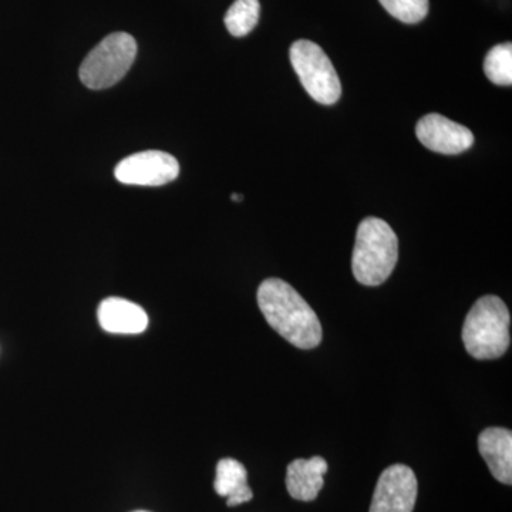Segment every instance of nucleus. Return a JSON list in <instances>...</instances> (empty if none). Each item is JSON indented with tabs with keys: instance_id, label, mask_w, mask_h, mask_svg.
Returning <instances> with one entry per match:
<instances>
[{
	"instance_id": "1",
	"label": "nucleus",
	"mask_w": 512,
	"mask_h": 512,
	"mask_svg": "<svg viewBox=\"0 0 512 512\" xmlns=\"http://www.w3.org/2000/svg\"><path fill=\"white\" fill-rule=\"evenodd\" d=\"M258 305L266 322L296 348L309 350L322 342V325L309 303L291 285L266 279L258 289Z\"/></svg>"
},
{
	"instance_id": "2",
	"label": "nucleus",
	"mask_w": 512,
	"mask_h": 512,
	"mask_svg": "<svg viewBox=\"0 0 512 512\" xmlns=\"http://www.w3.org/2000/svg\"><path fill=\"white\" fill-rule=\"evenodd\" d=\"M399 259V239L392 227L380 218L369 217L357 228L352 269L356 281L379 286L392 275Z\"/></svg>"
},
{
	"instance_id": "3",
	"label": "nucleus",
	"mask_w": 512,
	"mask_h": 512,
	"mask_svg": "<svg viewBox=\"0 0 512 512\" xmlns=\"http://www.w3.org/2000/svg\"><path fill=\"white\" fill-rule=\"evenodd\" d=\"M510 312L503 299L487 295L478 299L463 326L468 355L478 360L498 359L510 348Z\"/></svg>"
},
{
	"instance_id": "4",
	"label": "nucleus",
	"mask_w": 512,
	"mask_h": 512,
	"mask_svg": "<svg viewBox=\"0 0 512 512\" xmlns=\"http://www.w3.org/2000/svg\"><path fill=\"white\" fill-rule=\"evenodd\" d=\"M137 56V42L124 32L111 33L94 47L80 66L84 86L92 90L109 89L123 79Z\"/></svg>"
},
{
	"instance_id": "5",
	"label": "nucleus",
	"mask_w": 512,
	"mask_h": 512,
	"mask_svg": "<svg viewBox=\"0 0 512 512\" xmlns=\"http://www.w3.org/2000/svg\"><path fill=\"white\" fill-rule=\"evenodd\" d=\"M293 70L313 100L332 106L342 96L338 73L322 47L311 40H298L289 50Z\"/></svg>"
},
{
	"instance_id": "6",
	"label": "nucleus",
	"mask_w": 512,
	"mask_h": 512,
	"mask_svg": "<svg viewBox=\"0 0 512 512\" xmlns=\"http://www.w3.org/2000/svg\"><path fill=\"white\" fill-rule=\"evenodd\" d=\"M180 174L177 158L164 151L150 150L121 160L114 171L117 181L140 187H161Z\"/></svg>"
},
{
	"instance_id": "7",
	"label": "nucleus",
	"mask_w": 512,
	"mask_h": 512,
	"mask_svg": "<svg viewBox=\"0 0 512 512\" xmlns=\"http://www.w3.org/2000/svg\"><path fill=\"white\" fill-rule=\"evenodd\" d=\"M416 500V474L404 464H394L380 474L369 512H413Z\"/></svg>"
},
{
	"instance_id": "8",
	"label": "nucleus",
	"mask_w": 512,
	"mask_h": 512,
	"mask_svg": "<svg viewBox=\"0 0 512 512\" xmlns=\"http://www.w3.org/2000/svg\"><path fill=\"white\" fill-rule=\"evenodd\" d=\"M417 138L434 153L457 156L473 147L474 136L467 127L441 114H427L416 127Z\"/></svg>"
},
{
	"instance_id": "9",
	"label": "nucleus",
	"mask_w": 512,
	"mask_h": 512,
	"mask_svg": "<svg viewBox=\"0 0 512 512\" xmlns=\"http://www.w3.org/2000/svg\"><path fill=\"white\" fill-rule=\"evenodd\" d=\"M97 318L103 330L116 335H138L148 326L146 311L137 303L121 298H107L100 303Z\"/></svg>"
},
{
	"instance_id": "10",
	"label": "nucleus",
	"mask_w": 512,
	"mask_h": 512,
	"mask_svg": "<svg viewBox=\"0 0 512 512\" xmlns=\"http://www.w3.org/2000/svg\"><path fill=\"white\" fill-rule=\"evenodd\" d=\"M326 471H328V463L325 458L316 456L309 458V460L292 461L286 471V488L292 498L298 501L316 500L323 484H325Z\"/></svg>"
},
{
	"instance_id": "11",
	"label": "nucleus",
	"mask_w": 512,
	"mask_h": 512,
	"mask_svg": "<svg viewBox=\"0 0 512 512\" xmlns=\"http://www.w3.org/2000/svg\"><path fill=\"white\" fill-rule=\"evenodd\" d=\"M478 448L491 474L500 483H512V434L510 430L493 427L478 437Z\"/></svg>"
},
{
	"instance_id": "12",
	"label": "nucleus",
	"mask_w": 512,
	"mask_h": 512,
	"mask_svg": "<svg viewBox=\"0 0 512 512\" xmlns=\"http://www.w3.org/2000/svg\"><path fill=\"white\" fill-rule=\"evenodd\" d=\"M214 488L218 495L227 498L228 507L248 503L254 497L248 485V474L244 464L234 458H222L218 463Z\"/></svg>"
},
{
	"instance_id": "13",
	"label": "nucleus",
	"mask_w": 512,
	"mask_h": 512,
	"mask_svg": "<svg viewBox=\"0 0 512 512\" xmlns=\"http://www.w3.org/2000/svg\"><path fill=\"white\" fill-rule=\"evenodd\" d=\"M261 5L259 0H237L225 15V26L235 37H244L258 25Z\"/></svg>"
},
{
	"instance_id": "14",
	"label": "nucleus",
	"mask_w": 512,
	"mask_h": 512,
	"mask_svg": "<svg viewBox=\"0 0 512 512\" xmlns=\"http://www.w3.org/2000/svg\"><path fill=\"white\" fill-rule=\"evenodd\" d=\"M484 73L497 86L512 84V45L501 43L488 52L484 60Z\"/></svg>"
},
{
	"instance_id": "15",
	"label": "nucleus",
	"mask_w": 512,
	"mask_h": 512,
	"mask_svg": "<svg viewBox=\"0 0 512 512\" xmlns=\"http://www.w3.org/2000/svg\"><path fill=\"white\" fill-rule=\"evenodd\" d=\"M384 9L400 22L419 23L429 13V0H379Z\"/></svg>"
},
{
	"instance_id": "16",
	"label": "nucleus",
	"mask_w": 512,
	"mask_h": 512,
	"mask_svg": "<svg viewBox=\"0 0 512 512\" xmlns=\"http://www.w3.org/2000/svg\"><path fill=\"white\" fill-rule=\"evenodd\" d=\"M232 200L234 201H241L242 200V197L241 195H238V194H232Z\"/></svg>"
},
{
	"instance_id": "17",
	"label": "nucleus",
	"mask_w": 512,
	"mask_h": 512,
	"mask_svg": "<svg viewBox=\"0 0 512 512\" xmlns=\"http://www.w3.org/2000/svg\"><path fill=\"white\" fill-rule=\"evenodd\" d=\"M134 512H148V511H134Z\"/></svg>"
}]
</instances>
